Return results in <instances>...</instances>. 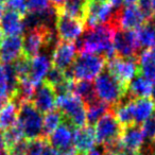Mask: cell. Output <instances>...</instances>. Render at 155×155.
Wrapping results in <instances>:
<instances>
[{
    "label": "cell",
    "mask_w": 155,
    "mask_h": 155,
    "mask_svg": "<svg viewBox=\"0 0 155 155\" xmlns=\"http://www.w3.org/2000/svg\"><path fill=\"white\" fill-rule=\"evenodd\" d=\"M117 31L112 24H104L87 28L85 33L78 39L77 49L81 53H93L102 55L106 61L115 58L114 35Z\"/></svg>",
    "instance_id": "cell-1"
},
{
    "label": "cell",
    "mask_w": 155,
    "mask_h": 155,
    "mask_svg": "<svg viewBox=\"0 0 155 155\" xmlns=\"http://www.w3.org/2000/svg\"><path fill=\"white\" fill-rule=\"evenodd\" d=\"M95 91L99 100L115 106L116 104L122 102L127 97V86L114 75H112L107 70L102 71L95 79Z\"/></svg>",
    "instance_id": "cell-2"
},
{
    "label": "cell",
    "mask_w": 155,
    "mask_h": 155,
    "mask_svg": "<svg viewBox=\"0 0 155 155\" xmlns=\"http://www.w3.org/2000/svg\"><path fill=\"white\" fill-rule=\"evenodd\" d=\"M94 129H95L96 140L98 144L103 146L105 150H116L123 127L118 122L112 110L103 115L95 123Z\"/></svg>",
    "instance_id": "cell-3"
},
{
    "label": "cell",
    "mask_w": 155,
    "mask_h": 155,
    "mask_svg": "<svg viewBox=\"0 0 155 155\" xmlns=\"http://www.w3.org/2000/svg\"><path fill=\"white\" fill-rule=\"evenodd\" d=\"M55 107L63 114L64 121L71 124L73 129L82 127L87 123L86 106L74 94L56 96Z\"/></svg>",
    "instance_id": "cell-4"
},
{
    "label": "cell",
    "mask_w": 155,
    "mask_h": 155,
    "mask_svg": "<svg viewBox=\"0 0 155 155\" xmlns=\"http://www.w3.org/2000/svg\"><path fill=\"white\" fill-rule=\"evenodd\" d=\"M17 124L21 129L24 137L29 141L43 137V116L32 101H22L19 103Z\"/></svg>",
    "instance_id": "cell-5"
},
{
    "label": "cell",
    "mask_w": 155,
    "mask_h": 155,
    "mask_svg": "<svg viewBox=\"0 0 155 155\" xmlns=\"http://www.w3.org/2000/svg\"><path fill=\"white\" fill-rule=\"evenodd\" d=\"M106 58L102 55L93 53H81L77 56L70 69L74 80L91 81L103 71L106 65Z\"/></svg>",
    "instance_id": "cell-6"
},
{
    "label": "cell",
    "mask_w": 155,
    "mask_h": 155,
    "mask_svg": "<svg viewBox=\"0 0 155 155\" xmlns=\"http://www.w3.org/2000/svg\"><path fill=\"white\" fill-rule=\"evenodd\" d=\"M114 8L107 1L85 0L84 25L87 28L110 24L114 17Z\"/></svg>",
    "instance_id": "cell-7"
},
{
    "label": "cell",
    "mask_w": 155,
    "mask_h": 155,
    "mask_svg": "<svg viewBox=\"0 0 155 155\" xmlns=\"http://www.w3.org/2000/svg\"><path fill=\"white\" fill-rule=\"evenodd\" d=\"M107 71L123 84L129 85L137 74H139L138 58H115L106 62Z\"/></svg>",
    "instance_id": "cell-8"
},
{
    "label": "cell",
    "mask_w": 155,
    "mask_h": 155,
    "mask_svg": "<svg viewBox=\"0 0 155 155\" xmlns=\"http://www.w3.org/2000/svg\"><path fill=\"white\" fill-rule=\"evenodd\" d=\"M84 30L85 25L83 20L75 19L58 11L55 32L60 41L73 43L82 36Z\"/></svg>",
    "instance_id": "cell-9"
},
{
    "label": "cell",
    "mask_w": 155,
    "mask_h": 155,
    "mask_svg": "<svg viewBox=\"0 0 155 155\" xmlns=\"http://www.w3.org/2000/svg\"><path fill=\"white\" fill-rule=\"evenodd\" d=\"M146 21L137 5H124L115 11L110 24L117 30H136Z\"/></svg>",
    "instance_id": "cell-10"
},
{
    "label": "cell",
    "mask_w": 155,
    "mask_h": 155,
    "mask_svg": "<svg viewBox=\"0 0 155 155\" xmlns=\"http://www.w3.org/2000/svg\"><path fill=\"white\" fill-rule=\"evenodd\" d=\"M114 49L119 58H138L140 47L135 30H117L114 35Z\"/></svg>",
    "instance_id": "cell-11"
},
{
    "label": "cell",
    "mask_w": 155,
    "mask_h": 155,
    "mask_svg": "<svg viewBox=\"0 0 155 155\" xmlns=\"http://www.w3.org/2000/svg\"><path fill=\"white\" fill-rule=\"evenodd\" d=\"M77 46L73 43L58 41L52 50V65L63 71L70 68L77 58Z\"/></svg>",
    "instance_id": "cell-12"
},
{
    "label": "cell",
    "mask_w": 155,
    "mask_h": 155,
    "mask_svg": "<svg viewBox=\"0 0 155 155\" xmlns=\"http://www.w3.org/2000/svg\"><path fill=\"white\" fill-rule=\"evenodd\" d=\"M144 144V135L142 133L141 125L133 124L122 129L118 147L114 152H117L119 149H127L131 151H140Z\"/></svg>",
    "instance_id": "cell-13"
},
{
    "label": "cell",
    "mask_w": 155,
    "mask_h": 155,
    "mask_svg": "<svg viewBox=\"0 0 155 155\" xmlns=\"http://www.w3.org/2000/svg\"><path fill=\"white\" fill-rule=\"evenodd\" d=\"M31 101L41 114L51 112L55 107L56 102V94L54 91V88L44 81L36 88Z\"/></svg>",
    "instance_id": "cell-14"
},
{
    "label": "cell",
    "mask_w": 155,
    "mask_h": 155,
    "mask_svg": "<svg viewBox=\"0 0 155 155\" xmlns=\"http://www.w3.org/2000/svg\"><path fill=\"white\" fill-rule=\"evenodd\" d=\"M18 91V78L13 66L0 63V94L9 99L16 97Z\"/></svg>",
    "instance_id": "cell-15"
},
{
    "label": "cell",
    "mask_w": 155,
    "mask_h": 155,
    "mask_svg": "<svg viewBox=\"0 0 155 155\" xmlns=\"http://www.w3.org/2000/svg\"><path fill=\"white\" fill-rule=\"evenodd\" d=\"M52 67L51 58L46 53L37 54L30 60V72L29 79L34 84V86L38 87L44 82L46 74Z\"/></svg>",
    "instance_id": "cell-16"
},
{
    "label": "cell",
    "mask_w": 155,
    "mask_h": 155,
    "mask_svg": "<svg viewBox=\"0 0 155 155\" xmlns=\"http://www.w3.org/2000/svg\"><path fill=\"white\" fill-rule=\"evenodd\" d=\"M97 140L93 125H84L73 130L72 144L78 153H84L95 148Z\"/></svg>",
    "instance_id": "cell-17"
},
{
    "label": "cell",
    "mask_w": 155,
    "mask_h": 155,
    "mask_svg": "<svg viewBox=\"0 0 155 155\" xmlns=\"http://www.w3.org/2000/svg\"><path fill=\"white\" fill-rule=\"evenodd\" d=\"M26 31L24 17L15 12L5 10L0 19V32L5 36H21Z\"/></svg>",
    "instance_id": "cell-18"
},
{
    "label": "cell",
    "mask_w": 155,
    "mask_h": 155,
    "mask_svg": "<svg viewBox=\"0 0 155 155\" xmlns=\"http://www.w3.org/2000/svg\"><path fill=\"white\" fill-rule=\"evenodd\" d=\"M22 55V37L5 36L0 44V61L1 63H13Z\"/></svg>",
    "instance_id": "cell-19"
},
{
    "label": "cell",
    "mask_w": 155,
    "mask_h": 155,
    "mask_svg": "<svg viewBox=\"0 0 155 155\" xmlns=\"http://www.w3.org/2000/svg\"><path fill=\"white\" fill-rule=\"evenodd\" d=\"M73 127L67 121H63L62 124L48 137V142L58 151L64 150L72 144Z\"/></svg>",
    "instance_id": "cell-20"
},
{
    "label": "cell",
    "mask_w": 155,
    "mask_h": 155,
    "mask_svg": "<svg viewBox=\"0 0 155 155\" xmlns=\"http://www.w3.org/2000/svg\"><path fill=\"white\" fill-rule=\"evenodd\" d=\"M154 94L153 82L141 74H137L129 83L127 96L134 99L138 98H150Z\"/></svg>",
    "instance_id": "cell-21"
},
{
    "label": "cell",
    "mask_w": 155,
    "mask_h": 155,
    "mask_svg": "<svg viewBox=\"0 0 155 155\" xmlns=\"http://www.w3.org/2000/svg\"><path fill=\"white\" fill-rule=\"evenodd\" d=\"M135 33L140 48H155V17L146 20V22L136 29Z\"/></svg>",
    "instance_id": "cell-22"
},
{
    "label": "cell",
    "mask_w": 155,
    "mask_h": 155,
    "mask_svg": "<svg viewBox=\"0 0 155 155\" xmlns=\"http://www.w3.org/2000/svg\"><path fill=\"white\" fill-rule=\"evenodd\" d=\"M155 112V102L151 98H133V113L135 124H141Z\"/></svg>",
    "instance_id": "cell-23"
},
{
    "label": "cell",
    "mask_w": 155,
    "mask_h": 155,
    "mask_svg": "<svg viewBox=\"0 0 155 155\" xmlns=\"http://www.w3.org/2000/svg\"><path fill=\"white\" fill-rule=\"evenodd\" d=\"M19 103L15 99H10L0 110V131H5L17 123Z\"/></svg>",
    "instance_id": "cell-24"
},
{
    "label": "cell",
    "mask_w": 155,
    "mask_h": 155,
    "mask_svg": "<svg viewBox=\"0 0 155 155\" xmlns=\"http://www.w3.org/2000/svg\"><path fill=\"white\" fill-rule=\"evenodd\" d=\"M139 74L155 82V48L146 49L138 55Z\"/></svg>",
    "instance_id": "cell-25"
},
{
    "label": "cell",
    "mask_w": 155,
    "mask_h": 155,
    "mask_svg": "<svg viewBox=\"0 0 155 155\" xmlns=\"http://www.w3.org/2000/svg\"><path fill=\"white\" fill-rule=\"evenodd\" d=\"M127 98L122 102L116 104L113 110L115 117L118 120V122L122 125V127L135 124L133 113V98L129 97V99Z\"/></svg>",
    "instance_id": "cell-26"
},
{
    "label": "cell",
    "mask_w": 155,
    "mask_h": 155,
    "mask_svg": "<svg viewBox=\"0 0 155 155\" xmlns=\"http://www.w3.org/2000/svg\"><path fill=\"white\" fill-rule=\"evenodd\" d=\"M72 94L80 98L85 105L91 103L95 100H97V95L95 91V86L91 81L86 80H78L73 84Z\"/></svg>",
    "instance_id": "cell-27"
},
{
    "label": "cell",
    "mask_w": 155,
    "mask_h": 155,
    "mask_svg": "<svg viewBox=\"0 0 155 155\" xmlns=\"http://www.w3.org/2000/svg\"><path fill=\"white\" fill-rule=\"evenodd\" d=\"M64 121V116L60 110H51L46 113L45 117L43 118V131L41 136L48 139L50 135L62 124Z\"/></svg>",
    "instance_id": "cell-28"
},
{
    "label": "cell",
    "mask_w": 155,
    "mask_h": 155,
    "mask_svg": "<svg viewBox=\"0 0 155 155\" xmlns=\"http://www.w3.org/2000/svg\"><path fill=\"white\" fill-rule=\"evenodd\" d=\"M58 11L67 16L84 21L85 0H67L62 7L58 8Z\"/></svg>",
    "instance_id": "cell-29"
},
{
    "label": "cell",
    "mask_w": 155,
    "mask_h": 155,
    "mask_svg": "<svg viewBox=\"0 0 155 155\" xmlns=\"http://www.w3.org/2000/svg\"><path fill=\"white\" fill-rule=\"evenodd\" d=\"M86 106V117L87 123L89 125L95 124L103 115L110 110V105L101 100L97 99L91 103L87 104Z\"/></svg>",
    "instance_id": "cell-30"
},
{
    "label": "cell",
    "mask_w": 155,
    "mask_h": 155,
    "mask_svg": "<svg viewBox=\"0 0 155 155\" xmlns=\"http://www.w3.org/2000/svg\"><path fill=\"white\" fill-rule=\"evenodd\" d=\"M2 135V139H3V143H5V149L8 150L10 149L12 146L18 142L19 140H21L24 138V134H22L21 129L19 127V125L16 123L15 125L9 127L8 130L3 131Z\"/></svg>",
    "instance_id": "cell-31"
},
{
    "label": "cell",
    "mask_w": 155,
    "mask_h": 155,
    "mask_svg": "<svg viewBox=\"0 0 155 155\" xmlns=\"http://www.w3.org/2000/svg\"><path fill=\"white\" fill-rule=\"evenodd\" d=\"M30 60L31 58H28L26 56L21 55L13 62L12 66H13L18 79L29 77V72H30Z\"/></svg>",
    "instance_id": "cell-32"
},
{
    "label": "cell",
    "mask_w": 155,
    "mask_h": 155,
    "mask_svg": "<svg viewBox=\"0 0 155 155\" xmlns=\"http://www.w3.org/2000/svg\"><path fill=\"white\" fill-rule=\"evenodd\" d=\"M65 79H66V78H65L64 71L53 66L48 71V73L46 74V78L44 81H45L46 83H48V84H50L52 87H55L56 85H58L61 82H63Z\"/></svg>",
    "instance_id": "cell-33"
},
{
    "label": "cell",
    "mask_w": 155,
    "mask_h": 155,
    "mask_svg": "<svg viewBox=\"0 0 155 155\" xmlns=\"http://www.w3.org/2000/svg\"><path fill=\"white\" fill-rule=\"evenodd\" d=\"M5 10L15 12V13L19 14L22 17L28 13L26 0H8L7 2L5 3Z\"/></svg>",
    "instance_id": "cell-34"
},
{
    "label": "cell",
    "mask_w": 155,
    "mask_h": 155,
    "mask_svg": "<svg viewBox=\"0 0 155 155\" xmlns=\"http://www.w3.org/2000/svg\"><path fill=\"white\" fill-rule=\"evenodd\" d=\"M142 133L144 135V138L152 140L155 137V112L149 117L144 122H142L141 125Z\"/></svg>",
    "instance_id": "cell-35"
},
{
    "label": "cell",
    "mask_w": 155,
    "mask_h": 155,
    "mask_svg": "<svg viewBox=\"0 0 155 155\" xmlns=\"http://www.w3.org/2000/svg\"><path fill=\"white\" fill-rule=\"evenodd\" d=\"M28 148H29V140L21 139L16 142L14 146L10 149L5 150L8 155H28Z\"/></svg>",
    "instance_id": "cell-36"
},
{
    "label": "cell",
    "mask_w": 155,
    "mask_h": 155,
    "mask_svg": "<svg viewBox=\"0 0 155 155\" xmlns=\"http://www.w3.org/2000/svg\"><path fill=\"white\" fill-rule=\"evenodd\" d=\"M48 143V139L44 137L37 138L34 140L29 141V148H28V155H39L45 146Z\"/></svg>",
    "instance_id": "cell-37"
},
{
    "label": "cell",
    "mask_w": 155,
    "mask_h": 155,
    "mask_svg": "<svg viewBox=\"0 0 155 155\" xmlns=\"http://www.w3.org/2000/svg\"><path fill=\"white\" fill-rule=\"evenodd\" d=\"M28 12H37L51 5L50 0H26Z\"/></svg>",
    "instance_id": "cell-38"
},
{
    "label": "cell",
    "mask_w": 155,
    "mask_h": 155,
    "mask_svg": "<svg viewBox=\"0 0 155 155\" xmlns=\"http://www.w3.org/2000/svg\"><path fill=\"white\" fill-rule=\"evenodd\" d=\"M39 155H61L60 152H58L56 149H54L51 144L48 142L47 144L45 146V148L43 149V151L41 152Z\"/></svg>",
    "instance_id": "cell-39"
},
{
    "label": "cell",
    "mask_w": 155,
    "mask_h": 155,
    "mask_svg": "<svg viewBox=\"0 0 155 155\" xmlns=\"http://www.w3.org/2000/svg\"><path fill=\"white\" fill-rule=\"evenodd\" d=\"M123 1H124V0H108V2L113 5L114 9H119V8L122 7Z\"/></svg>",
    "instance_id": "cell-40"
},
{
    "label": "cell",
    "mask_w": 155,
    "mask_h": 155,
    "mask_svg": "<svg viewBox=\"0 0 155 155\" xmlns=\"http://www.w3.org/2000/svg\"><path fill=\"white\" fill-rule=\"evenodd\" d=\"M66 1H67V0H50V2H51L52 5H53L54 7H56V8L62 7V5H64Z\"/></svg>",
    "instance_id": "cell-41"
},
{
    "label": "cell",
    "mask_w": 155,
    "mask_h": 155,
    "mask_svg": "<svg viewBox=\"0 0 155 155\" xmlns=\"http://www.w3.org/2000/svg\"><path fill=\"white\" fill-rule=\"evenodd\" d=\"M78 155H101V154H100V152L98 150H95V149H93V150L88 151V152L78 153Z\"/></svg>",
    "instance_id": "cell-42"
},
{
    "label": "cell",
    "mask_w": 155,
    "mask_h": 155,
    "mask_svg": "<svg viewBox=\"0 0 155 155\" xmlns=\"http://www.w3.org/2000/svg\"><path fill=\"white\" fill-rule=\"evenodd\" d=\"M137 2H138V0H124V1H123V5H134Z\"/></svg>",
    "instance_id": "cell-43"
},
{
    "label": "cell",
    "mask_w": 155,
    "mask_h": 155,
    "mask_svg": "<svg viewBox=\"0 0 155 155\" xmlns=\"http://www.w3.org/2000/svg\"><path fill=\"white\" fill-rule=\"evenodd\" d=\"M5 151V143H3V139H2V135L0 134V153Z\"/></svg>",
    "instance_id": "cell-44"
},
{
    "label": "cell",
    "mask_w": 155,
    "mask_h": 155,
    "mask_svg": "<svg viewBox=\"0 0 155 155\" xmlns=\"http://www.w3.org/2000/svg\"><path fill=\"white\" fill-rule=\"evenodd\" d=\"M5 12V5H3V3H0V19H1V17L3 16Z\"/></svg>",
    "instance_id": "cell-45"
},
{
    "label": "cell",
    "mask_w": 155,
    "mask_h": 155,
    "mask_svg": "<svg viewBox=\"0 0 155 155\" xmlns=\"http://www.w3.org/2000/svg\"><path fill=\"white\" fill-rule=\"evenodd\" d=\"M103 155H118L116 152H114V151H110V150H105L103 153Z\"/></svg>",
    "instance_id": "cell-46"
},
{
    "label": "cell",
    "mask_w": 155,
    "mask_h": 155,
    "mask_svg": "<svg viewBox=\"0 0 155 155\" xmlns=\"http://www.w3.org/2000/svg\"><path fill=\"white\" fill-rule=\"evenodd\" d=\"M150 3H151L153 10H154V12H155V0H150Z\"/></svg>",
    "instance_id": "cell-47"
},
{
    "label": "cell",
    "mask_w": 155,
    "mask_h": 155,
    "mask_svg": "<svg viewBox=\"0 0 155 155\" xmlns=\"http://www.w3.org/2000/svg\"><path fill=\"white\" fill-rule=\"evenodd\" d=\"M7 1H8V0H0V3H3V5H5Z\"/></svg>",
    "instance_id": "cell-48"
},
{
    "label": "cell",
    "mask_w": 155,
    "mask_h": 155,
    "mask_svg": "<svg viewBox=\"0 0 155 155\" xmlns=\"http://www.w3.org/2000/svg\"><path fill=\"white\" fill-rule=\"evenodd\" d=\"M0 155H8V154H7V152H5V151H3V152L0 153Z\"/></svg>",
    "instance_id": "cell-49"
},
{
    "label": "cell",
    "mask_w": 155,
    "mask_h": 155,
    "mask_svg": "<svg viewBox=\"0 0 155 155\" xmlns=\"http://www.w3.org/2000/svg\"><path fill=\"white\" fill-rule=\"evenodd\" d=\"M1 41H2V34L0 32V44H1Z\"/></svg>",
    "instance_id": "cell-50"
},
{
    "label": "cell",
    "mask_w": 155,
    "mask_h": 155,
    "mask_svg": "<svg viewBox=\"0 0 155 155\" xmlns=\"http://www.w3.org/2000/svg\"><path fill=\"white\" fill-rule=\"evenodd\" d=\"M153 151L155 152V144H153Z\"/></svg>",
    "instance_id": "cell-51"
},
{
    "label": "cell",
    "mask_w": 155,
    "mask_h": 155,
    "mask_svg": "<svg viewBox=\"0 0 155 155\" xmlns=\"http://www.w3.org/2000/svg\"><path fill=\"white\" fill-rule=\"evenodd\" d=\"M153 95H154V96H155V88H154V94H153Z\"/></svg>",
    "instance_id": "cell-52"
},
{
    "label": "cell",
    "mask_w": 155,
    "mask_h": 155,
    "mask_svg": "<svg viewBox=\"0 0 155 155\" xmlns=\"http://www.w3.org/2000/svg\"><path fill=\"white\" fill-rule=\"evenodd\" d=\"M101 1H106V0H101Z\"/></svg>",
    "instance_id": "cell-53"
},
{
    "label": "cell",
    "mask_w": 155,
    "mask_h": 155,
    "mask_svg": "<svg viewBox=\"0 0 155 155\" xmlns=\"http://www.w3.org/2000/svg\"><path fill=\"white\" fill-rule=\"evenodd\" d=\"M154 140H155V137H154Z\"/></svg>",
    "instance_id": "cell-54"
}]
</instances>
